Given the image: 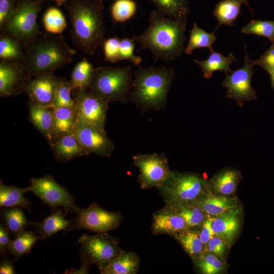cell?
Masks as SVG:
<instances>
[{
  "label": "cell",
  "mask_w": 274,
  "mask_h": 274,
  "mask_svg": "<svg viewBox=\"0 0 274 274\" xmlns=\"http://www.w3.org/2000/svg\"><path fill=\"white\" fill-rule=\"evenodd\" d=\"M241 177L238 170L232 168L222 169L207 182L208 190L218 195L229 196L235 191Z\"/></svg>",
  "instance_id": "obj_20"
},
{
  "label": "cell",
  "mask_w": 274,
  "mask_h": 274,
  "mask_svg": "<svg viewBox=\"0 0 274 274\" xmlns=\"http://www.w3.org/2000/svg\"><path fill=\"white\" fill-rule=\"evenodd\" d=\"M269 75L270 76L271 86L272 88L274 89V71L271 73Z\"/></svg>",
  "instance_id": "obj_51"
},
{
  "label": "cell",
  "mask_w": 274,
  "mask_h": 274,
  "mask_svg": "<svg viewBox=\"0 0 274 274\" xmlns=\"http://www.w3.org/2000/svg\"><path fill=\"white\" fill-rule=\"evenodd\" d=\"M141 258L135 252L122 250L101 274H136Z\"/></svg>",
  "instance_id": "obj_26"
},
{
  "label": "cell",
  "mask_w": 274,
  "mask_h": 274,
  "mask_svg": "<svg viewBox=\"0 0 274 274\" xmlns=\"http://www.w3.org/2000/svg\"><path fill=\"white\" fill-rule=\"evenodd\" d=\"M78 243L81 262L95 264L100 273L123 250L118 239L108 232L92 235L84 234L79 238Z\"/></svg>",
  "instance_id": "obj_8"
},
{
  "label": "cell",
  "mask_w": 274,
  "mask_h": 274,
  "mask_svg": "<svg viewBox=\"0 0 274 274\" xmlns=\"http://www.w3.org/2000/svg\"><path fill=\"white\" fill-rule=\"evenodd\" d=\"M166 205L172 208L183 218L189 229H193L201 226L206 218V214L195 204L178 203Z\"/></svg>",
  "instance_id": "obj_35"
},
{
  "label": "cell",
  "mask_w": 274,
  "mask_h": 274,
  "mask_svg": "<svg viewBox=\"0 0 274 274\" xmlns=\"http://www.w3.org/2000/svg\"><path fill=\"white\" fill-rule=\"evenodd\" d=\"M73 133L89 154L109 157L115 149L114 144L106 132L78 116Z\"/></svg>",
  "instance_id": "obj_14"
},
{
  "label": "cell",
  "mask_w": 274,
  "mask_h": 274,
  "mask_svg": "<svg viewBox=\"0 0 274 274\" xmlns=\"http://www.w3.org/2000/svg\"><path fill=\"white\" fill-rule=\"evenodd\" d=\"M245 48L244 66L232 71L230 74H227L222 81V86L227 89L226 97L235 100L239 107H242L245 101L257 99L256 91L251 86L255 65L248 54L246 45Z\"/></svg>",
  "instance_id": "obj_11"
},
{
  "label": "cell",
  "mask_w": 274,
  "mask_h": 274,
  "mask_svg": "<svg viewBox=\"0 0 274 274\" xmlns=\"http://www.w3.org/2000/svg\"><path fill=\"white\" fill-rule=\"evenodd\" d=\"M208 252L217 256H223L225 253L227 244L219 236L214 235L207 243Z\"/></svg>",
  "instance_id": "obj_46"
},
{
  "label": "cell",
  "mask_w": 274,
  "mask_h": 274,
  "mask_svg": "<svg viewBox=\"0 0 274 274\" xmlns=\"http://www.w3.org/2000/svg\"><path fill=\"white\" fill-rule=\"evenodd\" d=\"M132 163L139 169L138 181L142 189H157L171 172L164 154H136L132 157Z\"/></svg>",
  "instance_id": "obj_12"
},
{
  "label": "cell",
  "mask_w": 274,
  "mask_h": 274,
  "mask_svg": "<svg viewBox=\"0 0 274 274\" xmlns=\"http://www.w3.org/2000/svg\"><path fill=\"white\" fill-rule=\"evenodd\" d=\"M18 0H0V29L12 16Z\"/></svg>",
  "instance_id": "obj_45"
},
{
  "label": "cell",
  "mask_w": 274,
  "mask_h": 274,
  "mask_svg": "<svg viewBox=\"0 0 274 274\" xmlns=\"http://www.w3.org/2000/svg\"><path fill=\"white\" fill-rule=\"evenodd\" d=\"M212 220L213 218L210 217L205 218L201 225V229L199 231L200 238L204 245H206L214 235L212 229Z\"/></svg>",
  "instance_id": "obj_48"
},
{
  "label": "cell",
  "mask_w": 274,
  "mask_h": 274,
  "mask_svg": "<svg viewBox=\"0 0 274 274\" xmlns=\"http://www.w3.org/2000/svg\"><path fill=\"white\" fill-rule=\"evenodd\" d=\"M148 20L144 32L133 36L139 45L138 51L148 49L156 59L166 62L181 56L185 52L187 22L171 18L157 10L151 12Z\"/></svg>",
  "instance_id": "obj_1"
},
{
  "label": "cell",
  "mask_w": 274,
  "mask_h": 274,
  "mask_svg": "<svg viewBox=\"0 0 274 274\" xmlns=\"http://www.w3.org/2000/svg\"><path fill=\"white\" fill-rule=\"evenodd\" d=\"M157 190L165 204H194L208 192L207 181L198 174L171 170Z\"/></svg>",
  "instance_id": "obj_6"
},
{
  "label": "cell",
  "mask_w": 274,
  "mask_h": 274,
  "mask_svg": "<svg viewBox=\"0 0 274 274\" xmlns=\"http://www.w3.org/2000/svg\"><path fill=\"white\" fill-rule=\"evenodd\" d=\"M43 23L48 32L61 34L66 27L64 15L55 7L48 9L43 17Z\"/></svg>",
  "instance_id": "obj_37"
},
{
  "label": "cell",
  "mask_w": 274,
  "mask_h": 274,
  "mask_svg": "<svg viewBox=\"0 0 274 274\" xmlns=\"http://www.w3.org/2000/svg\"><path fill=\"white\" fill-rule=\"evenodd\" d=\"M175 75L174 68L165 65L139 66L134 72L128 100L133 102L143 112L164 108Z\"/></svg>",
  "instance_id": "obj_4"
},
{
  "label": "cell",
  "mask_w": 274,
  "mask_h": 274,
  "mask_svg": "<svg viewBox=\"0 0 274 274\" xmlns=\"http://www.w3.org/2000/svg\"><path fill=\"white\" fill-rule=\"evenodd\" d=\"M75 217L72 220L70 226L65 231L74 230H88L97 233L109 232L117 229L123 216L120 212H110L93 202L87 208L77 207Z\"/></svg>",
  "instance_id": "obj_9"
},
{
  "label": "cell",
  "mask_w": 274,
  "mask_h": 274,
  "mask_svg": "<svg viewBox=\"0 0 274 274\" xmlns=\"http://www.w3.org/2000/svg\"><path fill=\"white\" fill-rule=\"evenodd\" d=\"M77 120V115L75 108L61 107L54 109L53 138L73 132Z\"/></svg>",
  "instance_id": "obj_31"
},
{
  "label": "cell",
  "mask_w": 274,
  "mask_h": 274,
  "mask_svg": "<svg viewBox=\"0 0 274 274\" xmlns=\"http://www.w3.org/2000/svg\"><path fill=\"white\" fill-rule=\"evenodd\" d=\"M24 46L17 39L2 32L0 37L1 60L9 61H22Z\"/></svg>",
  "instance_id": "obj_33"
},
{
  "label": "cell",
  "mask_w": 274,
  "mask_h": 274,
  "mask_svg": "<svg viewBox=\"0 0 274 274\" xmlns=\"http://www.w3.org/2000/svg\"><path fill=\"white\" fill-rule=\"evenodd\" d=\"M1 274L16 273L13 261L6 256L3 257L0 262Z\"/></svg>",
  "instance_id": "obj_49"
},
{
  "label": "cell",
  "mask_w": 274,
  "mask_h": 274,
  "mask_svg": "<svg viewBox=\"0 0 274 274\" xmlns=\"http://www.w3.org/2000/svg\"><path fill=\"white\" fill-rule=\"evenodd\" d=\"M64 5L74 44L85 54L93 56L105 41L103 0H70Z\"/></svg>",
  "instance_id": "obj_2"
},
{
  "label": "cell",
  "mask_w": 274,
  "mask_h": 274,
  "mask_svg": "<svg viewBox=\"0 0 274 274\" xmlns=\"http://www.w3.org/2000/svg\"><path fill=\"white\" fill-rule=\"evenodd\" d=\"M135 41L133 38H124L121 39L119 44V60H127L134 65H139L142 61V58L134 54Z\"/></svg>",
  "instance_id": "obj_42"
},
{
  "label": "cell",
  "mask_w": 274,
  "mask_h": 274,
  "mask_svg": "<svg viewBox=\"0 0 274 274\" xmlns=\"http://www.w3.org/2000/svg\"><path fill=\"white\" fill-rule=\"evenodd\" d=\"M29 191L28 187L20 188L8 186L0 183V207L24 208L28 212L31 211V201L26 198L24 194Z\"/></svg>",
  "instance_id": "obj_25"
},
{
  "label": "cell",
  "mask_w": 274,
  "mask_h": 274,
  "mask_svg": "<svg viewBox=\"0 0 274 274\" xmlns=\"http://www.w3.org/2000/svg\"><path fill=\"white\" fill-rule=\"evenodd\" d=\"M29 182V191L39 197L52 212L62 207L65 216L68 212L75 213L78 206L74 197L65 187L58 184L51 175L31 178Z\"/></svg>",
  "instance_id": "obj_10"
},
{
  "label": "cell",
  "mask_w": 274,
  "mask_h": 274,
  "mask_svg": "<svg viewBox=\"0 0 274 274\" xmlns=\"http://www.w3.org/2000/svg\"><path fill=\"white\" fill-rule=\"evenodd\" d=\"M42 8L39 0H18L12 16L1 29L24 47L41 35L37 16Z\"/></svg>",
  "instance_id": "obj_7"
},
{
  "label": "cell",
  "mask_w": 274,
  "mask_h": 274,
  "mask_svg": "<svg viewBox=\"0 0 274 274\" xmlns=\"http://www.w3.org/2000/svg\"><path fill=\"white\" fill-rule=\"evenodd\" d=\"M61 79L53 73H42L27 81L24 91L29 100L44 106L51 107Z\"/></svg>",
  "instance_id": "obj_16"
},
{
  "label": "cell",
  "mask_w": 274,
  "mask_h": 274,
  "mask_svg": "<svg viewBox=\"0 0 274 274\" xmlns=\"http://www.w3.org/2000/svg\"><path fill=\"white\" fill-rule=\"evenodd\" d=\"M22 61L0 60V95L11 97L25 90L29 80Z\"/></svg>",
  "instance_id": "obj_15"
},
{
  "label": "cell",
  "mask_w": 274,
  "mask_h": 274,
  "mask_svg": "<svg viewBox=\"0 0 274 274\" xmlns=\"http://www.w3.org/2000/svg\"><path fill=\"white\" fill-rule=\"evenodd\" d=\"M214 32L208 33L200 28L196 23H194L191 29L188 43L185 49V53L190 55L196 49L212 47L217 40Z\"/></svg>",
  "instance_id": "obj_36"
},
{
  "label": "cell",
  "mask_w": 274,
  "mask_h": 274,
  "mask_svg": "<svg viewBox=\"0 0 274 274\" xmlns=\"http://www.w3.org/2000/svg\"><path fill=\"white\" fill-rule=\"evenodd\" d=\"M48 143L55 159L60 162H66L89 154L73 132L55 136Z\"/></svg>",
  "instance_id": "obj_18"
},
{
  "label": "cell",
  "mask_w": 274,
  "mask_h": 274,
  "mask_svg": "<svg viewBox=\"0 0 274 274\" xmlns=\"http://www.w3.org/2000/svg\"><path fill=\"white\" fill-rule=\"evenodd\" d=\"M28 106L30 121L49 142L53 135L54 109L51 107L44 106L30 100Z\"/></svg>",
  "instance_id": "obj_21"
},
{
  "label": "cell",
  "mask_w": 274,
  "mask_h": 274,
  "mask_svg": "<svg viewBox=\"0 0 274 274\" xmlns=\"http://www.w3.org/2000/svg\"><path fill=\"white\" fill-rule=\"evenodd\" d=\"M64 212L59 208L40 222H33L35 233L40 240L47 239L60 230L64 232L70 226L71 220L65 219Z\"/></svg>",
  "instance_id": "obj_22"
},
{
  "label": "cell",
  "mask_w": 274,
  "mask_h": 274,
  "mask_svg": "<svg viewBox=\"0 0 274 274\" xmlns=\"http://www.w3.org/2000/svg\"><path fill=\"white\" fill-rule=\"evenodd\" d=\"M10 233L5 225L0 224V254L2 257H5L9 253V248L12 239Z\"/></svg>",
  "instance_id": "obj_47"
},
{
  "label": "cell",
  "mask_w": 274,
  "mask_h": 274,
  "mask_svg": "<svg viewBox=\"0 0 274 274\" xmlns=\"http://www.w3.org/2000/svg\"><path fill=\"white\" fill-rule=\"evenodd\" d=\"M254 65L261 67L270 74L274 71V42L260 57L253 60Z\"/></svg>",
  "instance_id": "obj_44"
},
{
  "label": "cell",
  "mask_w": 274,
  "mask_h": 274,
  "mask_svg": "<svg viewBox=\"0 0 274 274\" xmlns=\"http://www.w3.org/2000/svg\"><path fill=\"white\" fill-rule=\"evenodd\" d=\"M156 7V10L171 18L187 21L190 14L187 0H148Z\"/></svg>",
  "instance_id": "obj_29"
},
{
  "label": "cell",
  "mask_w": 274,
  "mask_h": 274,
  "mask_svg": "<svg viewBox=\"0 0 274 274\" xmlns=\"http://www.w3.org/2000/svg\"><path fill=\"white\" fill-rule=\"evenodd\" d=\"M42 3L46 1H54L55 2L58 6H61L62 5L66 4L70 0H39Z\"/></svg>",
  "instance_id": "obj_50"
},
{
  "label": "cell",
  "mask_w": 274,
  "mask_h": 274,
  "mask_svg": "<svg viewBox=\"0 0 274 274\" xmlns=\"http://www.w3.org/2000/svg\"><path fill=\"white\" fill-rule=\"evenodd\" d=\"M77 116L106 132L108 102L91 94L86 89L72 91Z\"/></svg>",
  "instance_id": "obj_13"
},
{
  "label": "cell",
  "mask_w": 274,
  "mask_h": 274,
  "mask_svg": "<svg viewBox=\"0 0 274 274\" xmlns=\"http://www.w3.org/2000/svg\"><path fill=\"white\" fill-rule=\"evenodd\" d=\"M72 91L70 81L62 79L57 87L51 107L54 109L61 107L74 108V100L71 95Z\"/></svg>",
  "instance_id": "obj_40"
},
{
  "label": "cell",
  "mask_w": 274,
  "mask_h": 274,
  "mask_svg": "<svg viewBox=\"0 0 274 274\" xmlns=\"http://www.w3.org/2000/svg\"><path fill=\"white\" fill-rule=\"evenodd\" d=\"M121 39L117 37L105 40L103 45L105 60L115 63L119 60V44Z\"/></svg>",
  "instance_id": "obj_43"
},
{
  "label": "cell",
  "mask_w": 274,
  "mask_h": 274,
  "mask_svg": "<svg viewBox=\"0 0 274 274\" xmlns=\"http://www.w3.org/2000/svg\"><path fill=\"white\" fill-rule=\"evenodd\" d=\"M1 220L10 233L15 236L33 224L27 219L20 207L2 208Z\"/></svg>",
  "instance_id": "obj_28"
},
{
  "label": "cell",
  "mask_w": 274,
  "mask_h": 274,
  "mask_svg": "<svg viewBox=\"0 0 274 274\" xmlns=\"http://www.w3.org/2000/svg\"><path fill=\"white\" fill-rule=\"evenodd\" d=\"M200 271L204 274H216L223 268L222 262L212 253L205 252L200 257L194 260Z\"/></svg>",
  "instance_id": "obj_41"
},
{
  "label": "cell",
  "mask_w": 274,
  "mask_h": 274,
  "mask_svg": "<svg viewBox=\"0 0 274 274\" xmlns=\"http://www.w3.org/2000/svg\"><path fill=\"white\" fill-rule=\"evenodd\" d=\"M76 54L61 34L47 32L24 47L22 62L30 79L63 67L72 61Z\"/></svg>",
  "instance_id": "obj_3"
},
{
  "label": "cell",
  "mask_w": 274,
  "mask_h": 274,
  "mask_svg": "<svg viewBox=\"0 0 274 274\" xmlns=\"http://www.w3.org/2000/svg\"><path fill=\"white\" fill-rule=\"evenodd\" d=\"M248 0H223L219 2L215 6L214 16L218 20V24L213 32L215 33L221 25L233 27L235 24L234 21L239 15L241 6H248Z\"/></svg>",
  "instance_id": "obj_27"
},
{
  "label": "cell",
  "mask_w": 274,
  "mask_h": 274,
  "mask_svg": "<svg viewBox=\"0 0 274 274\" xmlns=\"http://www.w3.org/2000/svg\"><path fill=\"white\" fill-rule=\"evenodd\" d=\"M189 229L185 220L168 206L152 214V232L154 235H172Z\"/></svg>",
  "instance_id": "obj_17"
},
{
  "label": "cell",
  "mask_w": 274,
  "mask_h": 274,
  "mask_svg": "<svg viewBox=\"0 0 274 274\" xmlns=\"http://www.w3.org/2000/svg\"><path fill=\"white\" fill-rule=\"evenodd\" d=\"M241 31L246 35L264 37L274 42V21L252 20Z\"/></svg>",
  "instance_id": "obj_39"
},
{
  "label": "cell",
  "mask_w": 274,
  "mask_h": 274,
  "mask_svg": "<svg viewBox=\"0 0 274 274\" xmlns=\"http://www.w3.org/2000/svg\"><path fill=\"white\" fill-rule=\"evenodd\" d=\"M239 213L238 208L213 218L212 229L214 235L222 239L227 245L233 243L239 232Z\"/></svg>",
  "instance_id": "obj_19"
},
{
  "label": "cell",
  "mask_w": 274,
  "mask_h": 274,
  "mask_svg": "<svg viewBox=\"0 0 274 274\" xmlns=\"http://www.w3.org/2000/svg\"><path fill=\"white\" fill-rule=\"evenodd\" d=\"M181 245L185 251L195 260L200 257L204 252V245L202 242L199 231L188 229L172 235Z\"/></svg>",
  "instance_id": "obj_30"
},
{
  "label": "cell",
  "mask_w": 274,
  "mask_h": 274,
  "mask_svg": "<svg viewBox=\"0 0 274 274\" xmlns=\"http://www.w3.org/2000/svg\"><path fill=\"white\" fill-rule=\"evenodd\" d=\"M137 5L133 0H116L111 8L112 19L119 23L128 21L135 15Z\"/></svg>",
  "instance_id": "obj_38"
},
{
  "label": "cell",
  "mask_w": 274,
  "mask_h": 274,
  "mask_svg": "<svg viewBox=\"0 0 274 274\" xmlns=\"http://www.w3.org/2000/svg\"><path fill=\"white\" fill-rule=\"evenodd\" d=\"M209 50L211 54L206 60H193L194 63L201 68L204 77L210 79L213 76V72L217 71H223L226 74L230 73L232 70L230 68L229 65L236 61L235 56L230 53L227 57H225L216 52L212 47L210 48Z\"/></svg>",
  "instance_id": "obj_24"
},
{
  "label": "cell",
  "mask_w": 274,
  "mask_h": 274,
  "mask_svg": "<svg viewBox=\"0 0 274 274\" xmlns=\"http://www.w3.org/2000/svg\"><path fill=\"white\" fill-rule=\"evenodd\" d=\"M39 240L38 236L33 231L24 230L11 241L9 253L13 256L14 260L16 261L25 254L29 253Z\"/></svg>",
  "instance_id": "obj_32"
},
{
  "label": "cell",
  "mask_w": 274,
  "mask_h": 274,
  "mask_svg": "<svg viewBox=\"0 0 274 274\" xmlns=\"http://www.w3.org/2000/svg\"><path fill=\"white\" fill-rule=\"evenodd\" d=\"M94 70L93 64L86 58L77 63L72 71L70 80L73 90L76 89H88Z\"/></svg>",
  "instance_id": "obj_34"
},
{
  "label": "cell",
  "mask_w": 274,
  "mask_h": 274,
  "mask_svg": "<svg viewBox=\"0 0 274 274\" xmlns=\"http://www.w3.org/2000/svg\"><path fill=\"white\" fill-rule=\"evenodd\" d=\"M133 82L130 65L123 67L100 66L94 68L88 89L93 95L107 101L125 104Z\"/></svg>",
  "instance_id": "obj_5"
},
{
  "label": "cell",
  "mask_w": 274,
  "mask_h": 274,
  "mask_svg": "<svg viewBox=\"0 0 274 274\" xmlns=\"http://www.w3.org/2000/svg\"><path fill=\"white\" fill-rule=\"evenodd\" d=\"M209 216H216L226 212L238 208L235 197L224 195H211L207 193L195 203Z\"/></svg>",
  "instance_id": "obj_23"
}]
</instances>
